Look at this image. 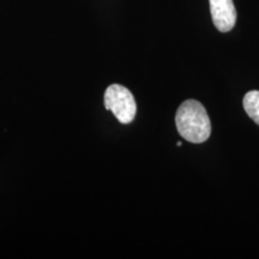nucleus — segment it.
I'll return each mask as SVG.
<instances>
[{
	"label": "nucleus",
	"instance_id": "nucleus-5",
	"mask_svg": "<svg viewBox=\"0 0 259 259\" xmlns=\"http://www.w3.org/2000/svg\"><path fill=\"white\" fill-rule=\"evenodd\" d=\"M177 145H178V147H181V145H183V143H181V142H178Z\"/></svg>",
	"mask_w": 259,
	"mask_h": 259
},
{
	"label": "nucleus",
	"instance_id": "nucleus-4",
	"mask_svg": "<svg viewBox=\"0 0 259 259\" xmlns=\"http://www.w3.org/2000/svg\"><path fill=\"white\" fill-rule=\"evenodd\" d=\"M244 105L245 112L247 115L253 120L255 124L259 125V92L258 90H251L246 94L244 97Z\"/></svg>",
	"mask_w": 259,
	"mask_h": 259
},
{
	"label": "nucleus",
	"instance_id": "nucleus-2",
	"mask_svg": "<svg viewBox=\"0 0 259 259\" xmlns=\"http://www.w3.org/2000/svg\"><path fill=\"white\" fill-rule=\"evenodd\" d=\"M105 107L112 111L121 124H130L137 112L135 97L131 92L120 84H112L105 93Z\"/></svg>",
	"mask_w": 259,
	"mask_h": 259
},
{
	"label": "nucleus",
	"instance_id": "nucleus-3",
	"mask_svg": "<svg viewBox=\"0 0 259 259\" xmlns=\"http://www.w3.org/2000/svg\"><path fill=\"white\" fill-rule=\"evenodd\" d=\"M210 12L216 29L228 32L235 27L236 10L233 0H209Z\"/></svg>",
	"mask_w": 259,
	"mask_h": 259
},
{
	"label": "nucleus",
	"instance_id": "nucleus-1",
	"mask_svg": "<svg viewBox=\"0 0 259 259\" xmlns=\"http://www.w3.org/2000/svg\"><path fill=\"white\" fill-rule=\"evenodd\" d=\"M176 125L179 135L191 143H204L211 135V124L202 103L186 100L178 108Z\"/></svg>",
	"mask_w": 259,
	"mask_h": 259
}]
</instances>
